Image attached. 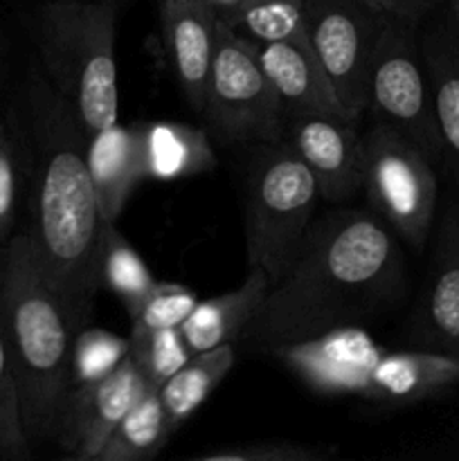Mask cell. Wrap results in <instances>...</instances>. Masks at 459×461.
Segmentation results:
<instances>
[{
    "instance_id": "cell-1",
    "label": "cell",
    "mask_w": 459,
    "mask_h": 461,
    "mask_svg": "<svg viewBox=\"0 0 459 461\" xmlns=\"http://www.w3.org/2000/svg\"><path fill=\"white\" fill-rule=\"evenodd\" d=\"M405 286L394 230L374 212H331L310 223L291 268L270 286L241 338L268 351L309 340L385 313Z\"/></svg>"
},
{
    "instance_id": "cell-2",
    "label": "cell",
    "mask_w": 459,
    "mask_h": 461,
    "mask_svg": "<svg viewBox=\"0 0 459 461\" xmlns=\"http://www.w3.org/2000/svg\"><path fill=\"white\" fill-rule=\"evenodd\" d=\"M25 113L32 149L27 234L79 333L102 288L99 250L106 225L86 162L88 133L39 63L27 79Z\"/></svg>"
},
{
    "instance_id": "cell-3",
    "label": "cell",
    "mask_w": 459,
    "mask_h": 461,
    "mask_svg": "<svg viewBox=\"0 0 459 461\" xmlns=\"http://www.w3.org/2000/svg\"><path fill=\"white\" fill-rule=\"evenodd\" d=\"M0 324L16 374L27 439L34 444L54 437L72 387L76 329L27 232L9 239L0 252Z\"/></svg>"
},
{
    "instance_id": "cell-4",
    "label": "cell",
    "mask_w": 459,
    "mask_h": 461,
    "mask_svg": "<svg viewBox=\"0 0 459 461\" xmlns=\"http://www.w3.org/2000/svg\"><path fill=\"white\" fill-rule=\"evenodd\" d=\"M117 0H50L36 18L39 66L86 133L117 122Z\"/></svg>"
},
{
    "instance_id": "cell-5",
    "label": "cell",
    "mask_w": 459,
    "mask_h": 461,
    "mask_svg": "<svg viewBox=\"0 0 459 461\" xmlns=\"http://www.w3.org/2000/svg\"><path fill=\"white\" fill-rule=\"evenodd\" d=\"M318 201V183L291 142L261 144L246 185L248 268H261L277 282L291 268Z\"/></svg>"
},
{
    "instance_id": "cell-6",
    "label": "cell",
    "mask_w": 459,
    "mask_h": 461,
    "mask_svg": "<svg viewBox=\"0 0 459 461\" xmlns=\"http://www.w3.org/2000/svg\"><path fill=\"white\" fill-rule=\"evenodd\" d=\"M202 113L225 144H270L286 135L282 102L261 70L255 43L225 21L216 36Z\"/></svg>"
},
{
    "instance_id": "cell-7",
    "label": "cell",
    "mask_w": 459,
    "mask_h": 461,
    "mask_svg": "<svg viewBox=\"0 0 459 461\" xmlns=\"http://www.w3.org/2000/svg\"><path fill=\"white\" fill-rule=\"evenodd\" d=\"M363 192L374 214L414 250H423L435 228L439 185L435 162L405 135L376 122L364 135Z\"/></svg>"
},
{
    "instance_id": "cell-8",
    "label": "cell",
    "mask_w": 459,
    "mask_h": 461,
    "mask_svg": "<svg viewBox=\"0 0 459 461\" xmlns=\"http://www.w3.org/2000/svg\"><path fill=\"white\" fill-rule=\"evenodd\" d=\"M367 108L378 122L417 144L432 162H441V140L430 84L418 45V21L387 16L369 70Z\"/></svg>"
},
{
    "instance_id": "cell-9",
    "label": "cell",
    "mask_w": 459,
    "mask_h": 461,
    "mask_svg": "<svg viewBox=\"0 0 459 461\" xmlns=\"http://www.w3.org/2000/svg\"><path fill=\"white\" fill-rule=\"evenodd\" d=\"M385 18L358 0H306V39L354 122L367 111L369 70Z\"/></svg>"
},
{
    "instance_id": "cell-10",
    "label": "cell",
    "mask_w": 459,
    "mask_h": 461,
    "mask_svg": "<svg viewBox=\"0 0 459 461\" xmlns=\"http://www.w3.org/2000/svg\"><path fill=\"white\" fill-rule=\"evenodd\" d=\"M147 390L151 387L130 356L99 381L72 385L54 430L63 455L79 461H97L115 428Z\"/></svg>"
},
{
    "instance_id": "cell-11",
    "label": "cell",
    "mask_w": 459,
    "mask_h": 461,
    "mask_svg": "<svg viewBox=\"0 0 459 461\" xmlns=\"http://www.w3.org/2000/svg\"><path fill=\"white\" fill-rule=\"evenodd\" d=\"M382 351L360 324H346L309 340L273 347L270 354L320 394L369 396L372 372Z\"/></svg>"
},
{
    "instance_id": "cell-12",
    "label": "cell",
    "mask_w": 459,
    "mask_h": 461,
    "mask_svg": "<svg viewBox=\"0 0 459 461\" xmlns=\"http://www.w3.org/2000/svg\"><path fill=\"white\" fill-rule=\"evenodd\" d=\"M284 138L318 183L320 198L346 201L363 192L364 138L356 122L338 115H302L286 124Z\"/></svg>"
},
{
    "instance_id": "cell-13",
    "label": "cell",
    "mask_w": 459,
    "mask_h": 461,
    "mask_svg": "<svg viewBox=\"0 0 459 461\" xmlns=\"http://www.w3.org/2000/svg\"><path fill=\"white\" fill-rule=\"evenodd\" d=\"M417 342L459 358V196L446 203L436 225L430 279L417 311Z\"/></svg>"
},
{
    "instance_id": "cell-14",
    "label": "cell",
    "mask_w": 459,
    "mask_h": 461,
    "mask_svg": "<svg viewBox=\"0 0 459 461\" xmlns=\"http://www.w3.org/2000/svg\"><path fill=\"white\" fill-rule=\"evenodd\" d=\"M252 43L261 70L266 72L282 102L286 124L292 117L302 115L346 117L336 88L306 34L297 39L274 41V43H259V41Z\"/></svg>"
},
{
    "instance_id": "cell-15",
    "label": "cell",
    "mask_w": 459,
    "mask_h": 461,
    "mask_svg": "<svg viewBox=\"0 0 459 461\" xmlns=\"http://www.w3.org/2000/svg\"><path fill=\"white\" fill-rule=\"evenodd\" d=\"M162 39L187 102L202 113L220 18L202 0H162Z\"/></svg>"
},
{
    "instance_id": "cell-16",
    "label": "cell",
    "mask_w": 459,
    "mask_h": 461,
    "mask_svg": "<svg viewBox=\"0 0 459 461\" xmlns=\"http://www.w3.org/2000/svg\"><path fill=\"white\" fill-rule=\"evenodd\" d=\"M86 162L104 221L115 223L133 189L148 178L144 124L122 126L115 122L108 129L90 133L86 138Z\"/></svg>"
},
{
    "instance_id": "cell-17",
    "label": "cell",
    "mask_w": 459,
    "mask_h": 461,
    "mask_svg": "<svg viewBox=\"0 0 459 461\" xmlns=\"http://www.w3.org/2000/svg\"><path fill=\"white\" fill-rule=\"evenodd\" d=\"M423 66L435 106L441 140V160L459 183V27L453 18L418 32Z\"/></svg>"
},
{
    "instance_id": "cell-18",
    "label": "cell",
    "mask_w": 459,
    "mask_h": 461,
    "mask_svg": "<svg viewBox=\"0 0 459 461\" xmlns=\"http://www.w3.org/2000/svg\"><path fill=\"white\" fill-rule=\"evenodd\" d=\"M270 286L273 282L264 270L248 268V277L238 288L212 300H198L189 318L180 324L189 351L201 354L238 340L264 304Z\"/></svg>"
},
{
    "instance_id": "cell-19",
    "label": "cell",
    "mask_w": 459,
    "mask_h": 461,
    "mask_svg": "<svg viewBox=\"0 0 459 461\" xmlns=\"http://www.w3.org/2000/svg\"><path fill=\"white\" fill-rule=\"evenodd\" d=\"M459 383V358L441 351H382L369 383V399L412 403Z\"/></svg>"
},
{
    "instance_id": "cell-20",
    "label": "cell",
    "mask_w": 459,
    "mask_h": 461,
    "mask_svg": "<svg viewBox=\"0 0 459 461\" xmlns=\"http://www.w3.org/2000/svg\"><path fill=\"white\" fill-rule=\"evenodd\" d=\"M232 367L234 347L220 345L201 354H192V358L174 376L158 387V396L171 430H178L205 403L207 396L219 387Z\"/></svg>"
},
{
    "instance_id": "cell-21",
    "label": "cell",
    "mask_w": 459,
    "mask_h": 461,
    "mask_svg": "<svg viewBox=\"0 0 459 461\" xmlns=\"http://www.w3.org/2000/svg\"><path fill=\"white\" fill-rule=\"evenodd\" d=\"M147 176L176 180L202 174L214 167V153L205 131L174 122L144 124Z\"/></svg>"
},
{
    "instance_id": "cell-22",
    "label": "cell",
    "mask_w": 459,
    "mask_h": 461,
    "mask_svg": "<svg viewBox=\"0 0 459 461\" xmlns=\"http://www.w3.org/2000/svg\"><path fill=\"white\" fill-rule=\"evenodd\" d=\"M174 430L165 417L158 390H147L142 399L126 412L120 426L106 441L97 461H147L166 446Z\"/></svg>"
},
{
    "instance_id": "cell-23",
    "label": "cell",
    "mask_w": 459,
    "mask_h": 461,
    "mask_svg": "<svg viewBox=\"0 0 459 461\" xmlns=\"http://www.w3.org/2000/svg\"><path fill=\"white\" fill-rule=\"evenodd\" d=\"M99 284L115 293L126 306L129 315L138 311L144 297L156 286L142 257L126 241L115 223L104 225L102 250H99Z\"/></svg>"
},
{
    "instance_id": "cell-24",
    "label": "cell",
    "mask_w": 459,
    "mask_h": 461,
    "mask_svg": "<svg viewBox=\"0 0 459 461\" xmlns=\"http://www.w3.org/2000/svg\"><path fill=\"white\" fill-rule=\"evenodd\" d=\"M225 23L259 43L297 39L306 34V0H241Z\"/></svg>"
},
{
    "instance_id": "cell-25",
    "label": "cell",
    "mask_w": 459,
    "mask_h": 461,
    "mask_svg": "<svg viewBox=\"0 0 459 461\" xmlns=\"http://www.w3.org/2000/svg\"><path fill=\"white\" fill-rule=\"evenodd\" d=\"M129 356L148 387L158 390L192 358V351L180 333V327L153 329V331L133 327L129 336Z\"/></svg>"
},
{
    "instance_id": "cell-26",
    "label": "cell",
    "mask_w": 459,
    "mask_h": 461,
    "mask_svg": "<svg viewBox=\"0 0 459 461\" xmlns=\"http://www.w3.org/2000/svg\"><path fill=\"white\" fill-rule=\"evenodd\" d=\"M129 356V338H120L104 329L84 327L72 340L70 378L72 385L93 383L111 374Z\"/></svg>"
},
{
    "instance_id": "cell-27",
    "label": "cell",
    "mask_w": 459,
    "mask_h": 461,
    "mask_svg": "<svg viewBox=\"0 0 459 461\" xmlns=\"http://www.w3.org/2000/svg\"><path fill=\"white\" fill-rule=\"evenodd\" d=\"M30 453L32 444L22 426L16 374L0 324V459L22 461L30 457Z\"/></svg>"
},
{
    "instance_id": "cell-28",
    "label": "cell",
    "mask_w": 459,
    "mask_h": 461,
    "mask_svg": "<svg viewBox=\"0 0 459 461\" xmlns=\"http://www.w3.org/2000/svg\"><path fill=\"white\" fill-rule=\"evenodd\" d=\"M198 295L187 286L174 282H156L130 320L135 329H176L189 318Z\"/></svg>"
},
{
    "instance_id": "cell-29",
    "label": "cell",
    "mask_w": 459,
    "mask_h": 461,
    "mask_svg": "<svg viewBox=\"0 0 459 461\" xmlns=\"http://www.w3.org/2000/svg\"><path fill=\"white\" fill-rule=\"evenodd\" d=\"M21 187V153L9 126L0 120V246L9 239L16 221Z\"/></svg>"
},
{
    "instance_id": "cell-30",
    "label": "cell",
    "mask_w": 459,
    "mask_h": 461,
    "mask_svg": "<svg viewBox=\"0 0 459 461\" xmlns=\"http://www.w3.org/2000/svg\"><path fill=\"white\" fill-rule=\"evenodd\" d=\"M201 461H318L322 450L306 448L292 441H259V444H237L198 455Z\"/></svg>"
},
{
    "instance_id": "cell-31",
    "label": "cell",
    "mask_w": 459,
    "mask_h": 461,
    "mask_svg": "<svg viewBox=\"0 0 459 461\" xmlns=\"http://www.w3.org/2000/svg\"><path fill=\"white\" fill-rule=\"evenodd\" d=\"M358 3L367 5L369 9L385 16H405V18H417L421 21L423 14L436 3V0H358Z\"/></svg>"
},
{
    "instance_id": "cell-32",
    "label": "cell",
    "mask_w": 459,
    "mask_h": 461,
    "mask_svg": "<svg viewBox=\"0 0 459 461\" xmlns=\"http://www.w3.org/2000/svg\"><path fill=\"white\" fill-rule=\"evenodd\" d=\"M202 3L210 5V7L219 14L220 21H228V18L234 14V9L241 5V0H202Z\"/></svg>"
},
{
    "instance_id": "cell-33",
    "label": "cell",
    "mask_w": 459,
    "mask_h": 461,
    "mask_svg": "<svg viewBox=\"0 0 459 461\" xmlns=\"http://www.w3.org/2000/svg\"><path fill=\"white\" fill-rule=\"evenodd\" d=\"M450 18H453L454 25L459 27V0H450Z\"/></svg>"
},
{
    "instance_id": "cell-34",
    "label": "cell",
    "mask_w": 459,
    "mask_h": 461,
    "mask_svg": "<svg viewBox=\"0 0 459 461\" xmlns=\"http://www.w3.org/2000/svg\"><path fill=\"white\" fill-rule=\"evenodd\" d=\"M0 57H3V48H0Z\"/></svg>"
}]
</instances>
